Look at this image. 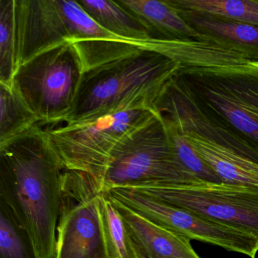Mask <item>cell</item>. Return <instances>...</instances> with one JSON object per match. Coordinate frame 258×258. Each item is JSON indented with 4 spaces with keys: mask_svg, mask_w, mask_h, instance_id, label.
I'll list each match as a JSON object with an SVG mask.
<instances>
[{
    "mask_svg": "<svg viewBox=\"0 0 258 258\" xmlns=\"http://www.w3.org/2000/svg\"><path fill=\"white\" fill-rule=\"evenodd\" d=\"M40 123L12 85L0 83V144Z\"/></svg>",
    "mask_w": 258,
    "mask_h": 258,
    "instance_id": "17",
    "label": "cell"
},
{
    "mask_svg": "<svg viewBox=\"0 0 258 258\" xmlns=\"http://www.w3.org/2000/svg\"><path fill=\"white\" fill-rule=\"evenodd\" d=\"M155 114L140 105L46 131L66 169L88 174L101 190L116 148Z\"/></svg>",
    "mask_w": 258,
    "mask_h": 258,
    "instance_id": "4",
    "label": "cell"
},
{
    "mask_svg": "<svg viewBox=\"0 0 258 258\" xmlns=\"http://www.w3.org/2000/svg\"><path fill=\"white\" fill-rule=\"evenodd\" d=\"M17 0H0V83L11 85L19 66Z\"/></svg>",
    "mask_w": 258,
    "mask_h": 258,
    "instance_id": "18",
    "label": "cell"
},
{
    "mask_svg": "<svg viewBox=\"0 0 258 258\" xmlns=\"http://www.w3.org/2000/svg\"><path fill=\"white\" fill-rule=\"evenodd\" d=\"M84 11L102 29L123 40L155 41L146 27L126 9L111 0H80Z\"/></svg>",
    "mask_w": 258,
    "mask_h": 258,
    "instance_id": "15",
    "label": "cell"
},
{
    "mask_svg": "<svg viewBox=\"0 0 258 258\" xmlns=\"http://www.w3.org/2000/svg\"><path fill=\"white\" fill-rule=\"evenodd\" d=\"M0 258H41L13 211L0 202Z\"/></svg>",
    "mask_w": 258,
    "mask_h": 258,
    "instance_id": "20",
    "label": "cell"
},
{
    "mask_svg": "<svg viewBox=\"0 0 258 258\" xmlns=\"http://www.w3.org/2000/svg\"><path fill=\"white\" fill-rule=\"evenodd\" d=\"M179 8L258 26L257 0H167Z\"/></svg>",
    "mask_w": 258,
    "mask_h": 258,
    "instance_id": "19",
    "label": "cell"
},
{
    "mask_svg": "<svg viewBox=\"0 0 258 258\" xmlns=\"http://www.w3.org/2000/svg\"><path fill=\"white\" fill-rule=\"evenodd\" d=\"M17 19L19 66L67 42L123 40L99 27L78 1L17 0Z\"/></svg>",
    "mask_w": 258,
    "mask_h": 258,
    "instance_id": "7",
    "label": "cell"
},
{
    "mask_svg": "<svg viewBox=\"0 0 258 258\" xmlns=\"http://www.w3.org/2000/svg\"><path fill=\"white\" fill-rule=\"evenodd\" d=\"M155 102L180 107L258 151V61L181 67Z\"/></svg>",
    "mask_w": 258,
    "mask_h": 258,
    "instance_id": "2",
    "label": "cell"
},
{
    "mask_svg": "<svg viewBox=\"0 0 258 258\" xmlns=\"http://www.w3.org/2000/svg\"><path fill=\"white\" fill-rule=\"evenodd\" d=\"M84 72L76 46L67 42L20 64L11 85L40 123H58L72 111Z\"/></svg>",
    "mask_w": 258,
    "mask_h": 258,
    "instance_id": "6",
    "label": "cell"
},
{
    "mask_svg": "<svg viewBox=\"0 0 258 258\" xmlns=\"http://www.w3.org/2000/svg\"><path fill=\"white\" fill-rule=\"evenodd\" d=\"M110 197L159 226L190 240L256 257L258 241L247 232L216 223L200 214L130 188H114Z\"/></svg>",
    "mask_w": 258,
    "mask_h": 258,
    "instance_id": "10",
    "label": "cell"
},
{
    "mask_svg": "<svg viewBox=\"0 0 258 258\" xmlns=\"http://www.w3.org/2000/svg\"><path fill=\"white\" fill-rule=\"evenodd\" d=\"M135 16L149 31L151 38L159 41H203L167 0H116Z\"/></svg>",
    "mask_w": 258,
    "mask_h": 258,
    "instance_id": "14",
    "label": "cell"
},
{
    "mask_svg": "<svg viewBox=\"0 0 258 258\" xmlns=\"http://www.w3.org/2000/svg\"><path fill=\"white\" fill-rule=\"evenodd\" d=\"M182 67L172 57L143 49L85 71L66 123L140 105H152Z\"/></svg>",
    "mask_w": 258,
    "mask_h": 258,
    "instance_id": "3",
    "label": "cell"
},
{
    "mask_svg": "<svg viewBox=\"0 0 258 258\" xmlns=\"http://www.w3.org/2000/svg\"><path fill=\"white\" fill-rule=\"evenodd\" d=\"M202 182L176 158L165 123L156 114L126 137L111 155L101 191L155 183Z\"/></svg>",
    "mask_w": 258,
    "mask_h": 258,
    "instance_id": "5",
    "label": "cell"
},
{
    "mask_svg": "<svg viewBox=\"0 0 258 258\" xmlns=\"http://www.w3.org/2000/svg\"><path fill=\"white\" fill-rule=\"evenodd\" d=\"M173 7L200 34L203 41L238 52L250 61H258V26Z\"/></svg>",
    "mask_w": 258,
    "mask_h": 258,
    "instance_id": "12",
    "label": "cell"
},
{
    "mask_svg": "<svg viewBox=\"0 0 258 258\" xmlns=\"http://www.w3.org/2000/svg\"><path fill=\"white\" fill-rule=\"evenodd\" d=\"M164 122L168 131L173 152L180 164L202 182L221 183L220 178L193 150L180 130L171 122Z\"/></svg>",
    "mask_w": 258,
    "mask_h": 258,
    "instance_id": "21",
    "label": "cell"
},
{
    "mask_svg": "<svg viewBox=\"0 0 258 258\" xmlns=\"http://www.w3.org/2000/svg\"><path fill=\"white\" fill-rule=\"evenodd\" d=\"M64 164L38 125L0 144V202L13 211L41 258H54Z\"/></svg>",
    "mask_w": 258,
    "mask_h": 258,
    "instance_id": "1",
    "label": "cell"
},
{
    "mask_svg": "<svg viewBox=\"0 0 258 258\" xmlns=\"http://www.w3.org/2000/svg\"><path fill=\"white\" fill-rule=\"evenodd\" d=\"M178 128L193 150L217 173L222 182L258 188L257 161L191 130Z\"/></svg>",
    "mask_w": 258,
    "mask_h": 258,
    "instance_id": "13",
    "label": "cell"
},
{
    "mask_svg": "<svg viewBox=\"0 0 258 258\" xmlns=\"http://www.w3.org/2000/svg\"><path fill=\"white\" fill-rule=\"evenodd\" d=\"M96 206L108 258H143L108 193H99Z\"/></svg>",
    "mask_w": 258,
    "mask_h": 258,
    "instance_id": "16",
    "label": "cell"
},
{
    "mask_svg": "<svg viewBox=\"0 0 258 258\" xmlns=\"http://www.w3.org/2000/svg\"><path fill=\"white\" fill-rule=\"evenodd\" d=\"M247 232L258 241V188L228 183H155L130 188Z\"/></svg>",
    "mask_w": 258,
    "mask_h": 258,
    "instance_id": "8",
    "label": "cell"
},
{
    "mask_svg": "<svg viewBox=\"0 0 258 258\" xmlns=\"http://www.w3.org/2000/svg\"><path fill=\"white\" fill-rule=\"evenodd\" d=\"M100 192L88 174L64 170L54 258H108L96 206Z\"/></svg>",
    "mask_w": 258,
    "mask_h": 258,
    "instance_id": "9",
    "label": "cell"
},
{
    "mask_svg": "<svg viewBox=\"0 0 258 258\" xmlns=\"http://www.w3.org/2000/svg\"><path fill=\"white\" fill-rule=\"evenodd\" d=\"M111 199L143 258H200L193 249L190 239L159 226Z\"/></svg>",
    "mask_w": 258,
    "mask_h": 258,
    "instance_id": "11",
    "label": "cell"
}]
</instances>
